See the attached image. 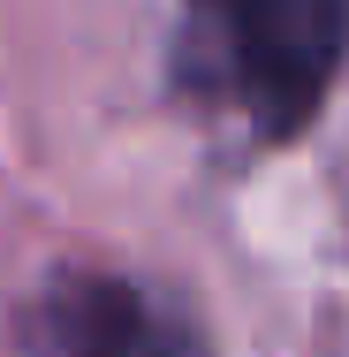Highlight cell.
<instances>
[{
    "label": "cell",
    "mask_w": 349,
    "mask_h": 357,
    "mask_svg": "<svg viewBox=\"0 0 349 357\" xmlns=\"http://www.w3.org/2000/svg\"><path fill=\"white\" fill-rule=\"evenodd\" d=\"M228 46L251 114L288 137L319 114L349 46V0H198Z\"/></svg>",
    "instance_id": "cell-1"
},
{
    "label": "cell",
    "mask_w": 349,
    "mask_h": 357,
    "mask_svg": "<svg viewBox=\"0 0 349 357\" xmlns=\"http://www.w3.org/2000/svg\"><path fill=\"white\" fill-rule=\"evenodd\" d=\"M54 342L61 357H198V342L130 282L76 274L54 296Z\"/></svg>",
    "instance_id": "cell-2"
}]
</instances>
